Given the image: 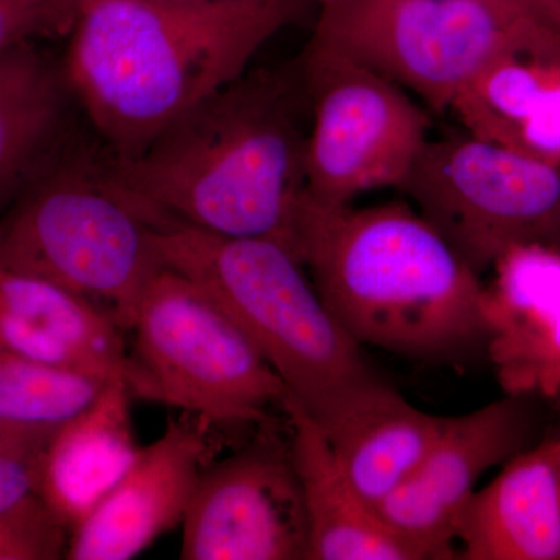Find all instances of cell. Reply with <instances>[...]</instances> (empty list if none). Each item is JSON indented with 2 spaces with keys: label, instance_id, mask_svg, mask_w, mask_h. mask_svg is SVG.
Returning a JSON list of instances; mask_svg holds the SVG:
<instances>
[{
  "label": "cell",
  "instance_id": "24",
  "mask_svg": "<svg viewBox=\"0 0 560 560\" xmlns=\"http://www.w3.org/2000/svg\"><path fill=\"white\" fill-rule=\"evenodd\" d=\"M50 436L0 427V514L39 495L40 467Z\"/></svg>",
  "mask_w": 560,
  "mask_h": 560
},
{
  "label": "cell",
  "instance_id": "12",
  "mask_svg": "<svg viewBox=\"0 0 560 560\" xmlns=\"http://www.w3.org/2000/svg\"><path fill=\"white\" fill-rule=\"evenodd\" d=\"M213 427L186 415L140 448L98 506L70 530L66 558L128 560L183 523L202 469L215 455Z\"/></svg>",
  "mask_w": 560,
  "mask_h": 560
},
{
  "label": "cell",
  "instance_id": "18",
  "mask_svg": "<svg viewBox=\"0 0 560 560\" xmlns=\"http://www.w3.org/2000/svg\"><path fill=\"white\" fill-rule=\"evenodd\" d=\"M291 453L308 518V560H422L342 470L318 423L287 394Z\"/></svg>",
  "mask_w": 560,
  "mask_h": 560
},
{
  "label": "cell",
  "instance_id": "10",
  "mask_svg": "<svg viewBox=\"0 0 560 560\" xmlns=\"http://www.w3.org/2000/svg\"><path fill=\"white\" fill-rule=\"evenodd\" d=\"M184 560H302L308 518L289 440L261 431L202 469L183 523Z\"/></svg>",
  "mask_w": 560,
  "mask_h": 560
},
{
  "label": "cell",
  "instance_id": "7",
  "mask_svg": "<svg viewBox=\"0 0 560 560\" xmlns=\"http://www.w3.org/2000/svg\"><path fill=\"white\" fill-rule=\"evenodd\" d=\"M537 20L526 0H337L320 7L308 43L445 113L460 88Z\"/></svg>",
  "mask_w": 560,
  "mask_h": 560
},
{
  "label": "cell",
  "instance_id": "28",
  "mask_svg": "<svg viewBox=\"0 0 560 560\" xmlns=\"http://www.w3.org/2000/svg\"><path fill=\"white\" fill-rule=\"evenodd\" d=\"M559 480H560V453H559Z\"/></svg>",
  "mask_w": 560,
  "mask_h": 560
},
{
  "label": "cell",
  "instance_id": "6",
  "mask_svg": "<svg viewBox=\"0 0 560 560\" xmlns=\"http://www.w3.org/2000/svg\"><path fill=\"white\" fill-rule=\"evenodd\" d=\"M131 359L139 399L209 425H265L287 390L230 313L194 280L162 267L136 308Z\"/></svg>",
  "mask_w": 560,
  "mask_h": 560
},
{
  "label": "cell",
  "instance_id": "22",
  "mask_svg": "<svg viewBox=\"0 0 560 560\" xmlns=\"http://www.w3.org/2000/svg\"><path fill=\"white\" fill-rule=\"evenodd\" d=\"M69 530L39 495L0 514V560L66 558Z\"/></svg>",
  "mask_w": 560,
  "mask_h": 560
},
{
  "label": "cell",
  "instance_id": "27",
  "mask_svg": "<svg viewBox=\"0 0 560 560\" xmlns=\"http://www.w3.org/2000/svg\"><path fill=\"white\" fill-rule=\"evenodd\" d=\"M313 2L318 3L319 7L327 5V3L337 2V0H313Z\"/></svg>",
  "mask_w": 560,
  "mask_h": 560
},
{
  "label": "cell",
  "instance_id": "14",
  "mask_svg": "<svg viewBox=\"0 0 560 560\" xmlns=\"http://www.w3.org/2000/svg\"><path fill=\"white\" fill-rule=\"evenodd\" d=\"M464 131L560 167V35L537 20L456 94Z\"/></svg>",
  "mask_w": 560,
  "mask_h": 560
},
{
  "label": "cell",
  "instance_id": "13",
  "mask_svg": "<svg viewBox=\"0 0 560 560\" xmlns=\"http://www.w3.org/2000/svg\"><path fill=\"white\" fill-rule=\"evenodd\" d=\"M482 287L485 353L508 396L560 401V249H511Z\"/></svg>",
  "mask_w": 560,
  "mask_h": 560
},
{
  "label": "cell",
  "instance_id": "23",
  "mask_svg": "<svg viewBox=\"0 0 560 560\" xmlns=\"http://www.w3.org/2000/svg\"><path fill=\"white\" fill-rule=\"evenodd\" d=\"M73 0H0V57L39 38L68 36Z\"/></svg>",
  "mask_w": 560,
  "mask_h": 560
},
{
  "label": "cell",
  "instance_id": "9",
  "mask_svg": "<svg viewBox=\"0 0 560 560\" xmlns=\"http://www.w3.org/2000/svg\"><path fill=\"white\" fill-rule=\"evenodd\" d=\"M301 81L313 108L307 194L327 206L407 178L430 136V119L410 95L360 62L308 43Z\"/></svg>",
  "mask_w": 560,
  "mask_h": 560
},
{
  "label": "cell",
  "instance_id": "15",
  "mask_svg": "<svg viewBox=\"0 0 560 560\" xmlns=\"http://www.w3.org/2000/svg\"><path fill=\"white\" fill-rule=\"evenodd\" d=\"M0 345L54 370L140 382L125 331L108 313L58 283L0 261Z\"/></svg>",
  "mask_w": 560,
  "mask_h": 560
},
{
  "label": "cell",
  "instance_id": "26",
  "mask_svg": "<svg viewBox=\"0 0 560 560\" xmlns=\"http://www.w3.org/2000/svg\"><path fill=\"white\" fill-rule=\"evenodd\" d=\"M168 2H179V3H213V2H223V0H168Z\"/></svg>",
  "mask_w": 560,
  "mask_h": 560
},
{
  "label": "cell",
  "instance_id": "20",
  "mask_svg": "<svg viewBox=\"0 0 560 560\" xmlns=\"http://www.w3.org/2000/svg\"><path fill=\"white\" fill-rule=\"evenodd\" d=\"M61 60L33 44L0 57V217L75 130Z\"/></svg>",
  "mask_w": 560,
  "mask_h": 560
},
{
  "label": "cell",
  "instance_id": "25",
  "mask_svg": "<svg viewBox=\"0 0 560 560\" xmlns=\"http://www.w3.org/2000/svg\"><path fill=\"white\" fill-rule=\"evenodd\" d=\"M534 13L560 35V0H526Z\"/></svg>",
  "mask_w": 560,
  "mask_h": 560
},
{
  "label": "cell",
  "instance_id": "5",
  "mask_svg": "<svg viewBox=\"0 0 560 560\" xmlns=\"http://www.w3.org/2000/svg\"><path fill=\"white\" fill-rule=\"evenodd\" d=\"M153 220L164 267L194 280L230 313L313 420L378 377L285 246L209 234L160 210Z\"/></svg>",
  "mask_w": 560,
  "mask_h": 560
},
{
  "label": "cell",
  "instance_id": "19",
  "mask_svg": "<svg viewBox=\"0 0 560 560\" xmlns=\"http://www.w3.org/2000/svg\"><path fill=\"white\" fill-rule=\"evenodd\" d=\"M127 382L110 381L97 399L51 433L40 467L39 497L70 530L121 480L140 448Z\"/></svg>",
  "mask_w": 560,
  "mask_h": 560
},
{
  "label": "cell",
  "instance_id": "11",
  "mask_svg": "<svg viewBox=\"0 0 560 560\" xmlns=\"http://www.w3.org/2000/svg\"><path fill=\"white\" fill-rule=\"evenodd\" d=\"M533 400L506 394L478 410L447 418L418 469L375 506L420 558H456V528L477 482L492 467L504 466L530 447Z\"/></svg>",
  "mask_w": 560,
  "mask_h": 560
},
{
  "label": "cell",
  "instance_id": "2",
  "mask_svg": "<svg viewBox=\"0 0 560 560\" xmlns=\"http://www.w3.org/2000/svg\"><path fill=\"white\" fill-rule=\"evenodd\" d=\"M294 254L361 348L434 364L485 352L481 276L411 206H327L305 190Z\"/></svg>",
  "mask_w": 560,
  "mask_h": 560
},
{
  "label": "cell",
  "instance_id": "1",
  "mask_svg": "<svg viewBox=\"0 0 560 560\" xmlns=\"http://www.w3.org/2000/svg\"><path fill=\"white\" fill-rule=\"evenodd\" d=\"M301 0H73L62 72L88 128L128 161L248 70Z\"/></svg>",
  "mask_w": 560,
  "mask_h": 560
},
{
  "label": "cell",
  "instance_id": "4",
  "mask_svg": "<svg viewBox=\"0 0 560 560\" xmlns=\"http://www.w3.org/2000/svg\"><path fill=\"white\" fill-rule=\"evenodd\" d=\"M0 261L91 301L125 334L164 267L153 212L121 186L113 154L79 125L0 217Z\"/></svg>",
  "mask_w": 560,
  "mask_h": 560
},
{
  "label": "cell",
  "instance_id": "3",
  "mask_svg": "<svg viewBox=\"0 0 560 560\" xmlns=\"http://www.w3.org/2000/svg\"><path fill=\"white\" fill-rule=\"evenodd\" d=\"M307 138L290 77L246 70L114 167L125 189L172 219L221 237L268 238L294 254Z\"/></svg>",
  "mask_w": 560,
  "mask_h": 560
},
{
  "label": "cell",
  "instance_id": "21",
  "mask_svg": "<svg viewBox=\"0 0 560 560\" xmlns=\"http://www.w3.org/2000/svg\"><path fill=\"white\" fill-rule=\"evenodd\" d=\"M109 382L43 366L0 345V427L50 436L97 399Z\"/></svg>",
  "mask_w": 560,
  "mask_h": 560
},
{
  "label": "cell",
  "instance_id": "8",
  "mask_svg": "<svg viewBox=\"0 0 560 560\" xmlns=\"http://www.w3.org/2000/svg\"><path fill=\"white\" fill-rule=\"evenodd\" d=\"M478 276L511 249H560V167L464 131L427 140L400 184Z\"/></svg>",
  "mask_w": 560,
  "mask_h": 560
},
{
  "label": "cell",
  "instance_id": "16",
  "mask_svg": "<svg viewBox=\"0 0 560 560\" xmlns=\"http://www.w3.org/2000/svg\"><path fill=\"white\" fill-rule=\"evenodd\" d=\"M560 438L508 460L460 514L463 560H560Z\"/></svg>",
  "mask_w": 560,
  "mask_h": 560
},
{
  "label": "cell",
  "instance_id": "17",
  "mask_svg": "<svg viewBox=\"0 0 560 560\" xmlns=\"http://www.w3.org/2000/svg\"><path fill=\"white\" fill-rule=\"evenodd\" d=\"M315 422L349 480L375 508L418 469L447 418L419 410L375 377Z\"/></svg>",
  "mask_w": 560,
  "mask_h": 560
}]
</instances>
